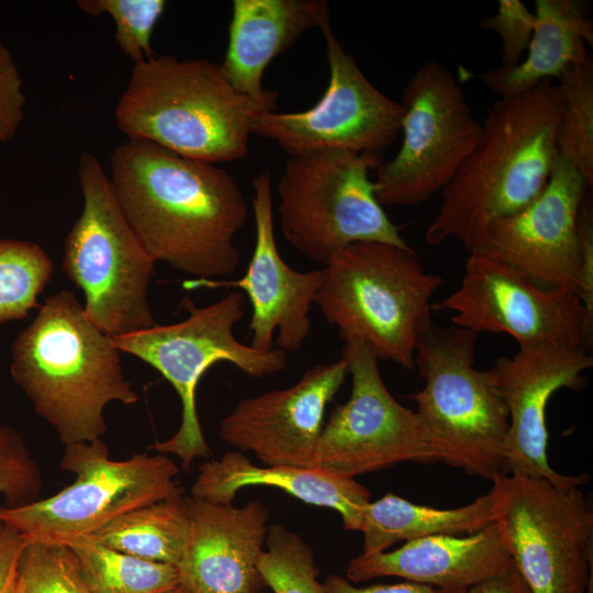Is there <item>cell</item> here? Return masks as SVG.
I'll use <instances>...</instances> for the list:
<instances>
[{"label": "cell", "instance_id": "cell-28", "mask_svg": "<svg viewBox=\"0 0 593 593\" xmlns=\"http://www.w3.org/2000/svg\"><path fill=\"white\" fill-rule=\"evenodd\" d=\"M561 112L556 134L558 154L593 186V59L569 66L557 78Z\"/></svg>", "mask_w": 593, "mask_h": 593}, {"label": "cell", "instance_id": "cell-8", "mask_svg": "<svg viewBox=\"0 0 593 593\" xmlns=\"http://www.w3.org/2000/svg\"><path fill=\"white\" fill-rule=\"evenodd\" d=\"M244 294L238 291L202 307L184 298L181 306L188 316L183 321L111 337L120 351L152 366L178 393L181 401L178 430L149 449L177 456L186 469L194 459L211 455L195 406V391L202 376L222 361L256 379L273 376L288 367L284 351L258 350L235 337L233 328L244 315Z\"/></svg>", "mask_w": 593, "mask_h": 593}, {"label": "cell", "instance_id": "cell-26", "mask_svg": "<svg viewBox=\"0 0 593 593\" xmlns=\"http://www.w3.org/2000/svg\"><path fill=\"white\" fill-rule=\"evenodd\" d=\"M187 536L184 496L179 494L134 508L87 537L133 557L178 567Z\"/></svg>", "mask_w": 593, "mask_h": 593}, {"label": "cell", "instance_id": "cell-19", "mask_svg": "<svg viewBox=\"0 0 593 593\" xmlns=\"http://www.w3.org/2000/svg\"><path fill=\"white\" fill-rule=\"evenodd\" d=\"M251 197L256 239L245 273L237 280L194 279L184 288L233 287L243 290L251 304L250 343L255 349L296 353L312 327L310 312L323 281V269L298 271L281 257L275 239L271 177L259 172Z\"/></svg>", "mask_w": 593, "mask_h": 593}, {"label": "cell", "instance_id": "cell-27", "mask_svg": "<svg viewBox=\"0 0 593 593\" xmlns=\"http://www.w3.org/2000/svg\"><path fill=\"white\" fill-rule=\"evenodd\" d=\"M89 593H170L180 585L178 567L111 549L89 537L67 545Z\"/></svg>", "mask_w": 593, "mask_h": 593}, {"label": "cell", "instance_id": "cell-16", "mask_svg": "<svg viewBox=\"0 0 593 593\" xmlns=\"http://www.w3.org/2000/svg\"><path fill=\"white\" fill-rule=\"evenodd\" d=\"M591 189L558 154L541 193L522 210L492 221L479 251L523 271L542 288H567L580 296L583 259L578 215Z\"/></svg>", "mask_w": 593, "mask_h": 593}, {"label": "cell", "instance_id": "cell-9", "mask_svg": "<svg viewBox=\"0 0 593 593\" xmlns=\"http://www.w3.org/2000/svg\"><path fill=\"white\" fill-rule=\"evenodd\" d=\"M382 161L381 156L348 150L289 156L277 186L284 239L323 265L361 242L411 248L374 197L369 171Z\"/></svg>", "mask_w": 593, "mask_h": 593}, {"label": "cell", "instance_id": "cell-11", "mask_svg": "<svg viewBox=\"0 0 593 593\" xmlns=\"http://www.w3.org/2000/svg\"><path fill=\"white\" fill-rule=\"evenodd\" d=\"M494 523L532 593H586L593 585V511L580 486L516 472L492 478Z\"/></svg>", "mask_w": 593, "mask_h": 593}, {"label": "cell", "instance_id": "cell-33", "mask_svg": "<svg viewBox=\"0 0 593 593\" xmlns=\"http://www.w3.org/2000/svg\"><path fill=\"white\" fill-rule=\"evenodd\" d=\"M42 485V473L23 437L13 427L0 424V495L5 502L3 507L14 508L35 502Z\"/></svg>", "mask_w": 593, "mask_h": 593}, {"label": "cell", "instance_id": "cell-36", "mask_svg": "<svg viewBox=\"0 0 593 593\" xmlns=\"http://www.w3.org/2000/svg\"><path fill=\"white\" fill-rule=\"evenodd\" d=\"M578 235L583 259L580 299L588 321L593 325V204L591 191L584 195L579 210Z\"/></svg>", "mask_w": 593, "mask_h": 593}, {"label": "cell", "instance_id": "cell-25", "mask_svg": "<svg viewBox=\"0 0 593 593\" xmlns=\"http://www.w3.org/2000/svg\"><path fill=\"white\" fill-rule=\"evenodd\" d=\"M493 523L490 492L454 508L418 505L390 492L366 505L359 532L363 535L362 553L370 555L384 552L400 541L474 534Z\"/></svg>", "mask_w": 593, "mask_h": 593}, {"label": "cell", "instance_id": "cell-32", "mask_svg": "<svg viewBox=\"0 0 593 593\" xmlns=\"http://www.w3.org/2000/svg\"><path fill=\"white\" fill-rule=\"evenodd\" d=\"M78 7L92 16L110 15L115 24L114 38L135 64L154 57L152 35L165 12L164 0H79Z\"/></svg>", "mask_w": 593, "mask_h": 593}, {"label": "cell", "instance_id": "cell-10", "mask_svg": "<svg viewBox=\"0 0 593 593\" xmlns=\"http://www.w3.org/2000/svg\"><path fill=\"white\" fill-rule=\"evenodd\" d=\"M64 446L60 468L76 475L71 484L24 506L0 507V522L26 540L67 546L134 508L183 493L179 469L164 454L113 460L101 439Z\"/></svg>", "mask_w": 593, "mask_h": 593}, {"label": "cell", "instance_id": "cell-37", "mask_svg": "<svg viewBox=\"0 0 593 593\" xmlns=\"http://www.w3.org/2000/svg\"><path fill=\"white\" fill-rule=\"evenodd\" d=\"M26 538L15 528L0 524V593H12L16 569Z\"/></svg>", "mask_w": 593, "mask_h": 593}, {"label": "cell", "instance_id": "cell-40", "mask_svg": "<svg viewBox=\"0 0 593 593\" xmlns=\"http://www.w3.org/2000/svg\"><path fill=\"white\" fill-rule=\"evenodd\" d=\"M170 593H193L192 591H190L188 588H186L184 585L180 584L178 585L175 590H172Z\"/></svg>", "mask_w": 593, "mask_h": 593}, {"label": "cell", "instance_id": "cell-1", "mask_svg": "<svg viewBox=\"0 0 593 593\" xmlns=\"http://www.w3.org/2000/svg\"><path fill=\"white\" fill-rule=\"evenodd\" d=\"M110 163L116 200L155 261L203 280L237 270L234 239L248 206L225 169L132 138L116 146Z\"/></svg>", "mask_w": 593, "mask_h": 593}, {"label": "cell", "instance_id": "cell-38", "mask_svg": "<svg viewBox=\"0 0 593 593\" xmlns=\"http://www.w3.org/2000/svg\"><path fill=\"white\" fill-rule=\"evenodd\" d=\"M323 584L326 593H454L411 581L356 586L347 578L337 574H329Z\"/></svg>", "mask_w": 593, "mask_h": 593}, {"label": "cell", "instance_id": "cell-21", "mask_svg": "<svg viewBox=\"0 0 593 593\" xmlns=\"http://www.w3.org/2000/svg\"><path fill=\"white\" fill-rule=\"evenodd\" d=\"M513 567L495 523L470 535H437L404 542L393 551L360 553L346 578L358 583L394 577L462 593Z\"/></svg>", "mask_w": 593, "mask_h": 593}, {"label": "cell", "instance_id": "cell-41", "mask_svg": "<svg viewBox=\"0 0 593 593\" xmlns=\"http://www.w3.org/2000/svg\"><path fill=\"white\" fill-rule=\"evenodd\" d=\"M250 593H268V592H266L265 590H260V591L250 592Z\"/></svg>", "mask_w": 593, "mask_h": 593}, {"label": "cell", "instance_id": "cell-3", "mask_svg": "<svg viewBox=\"0 0 593 593\" xmlns=\"http://www.w3.org/2000/svg\"><path fill=\"white\" fill-rule=\"evenodd\" d=\"M11 377L64 445L101 439L110 402L138 398L120 350L68 290L45 300L12 345Z\"/></svg>", "mask_w": 593, "mask_h": 593}, {"label": "cell", "instance_id": "cell-20", "mask_svg": "<svg viewBox=\"0 0 593 593\" xmlns=\"http://www.w3.org/2000/svg\"><path fill=\"white\" fill-rule=\"evenodd\" d=\"M188 536L178 570L193 593H250L264 590L257 569L269 512L260 501L243 506L184 496Z\"/></svg>", "mask_w": 593, "mask_h": 593}, {"label": "cell", "instance_id": "cell-29", "mask_svg": "<svg viewBox=\"0 0 593 593\" xmlns=\"http://www.w3.org/2000/svg\"><path fill=\"white\" fill-rule=\"evenodd\" d=\"M53 272L52 259L37 244L0 239V324L23 318L37 306Z\"/></svg>", "mask_w": 593, "mask_h": 593}, {"label": "cell", "instance_id": "cell-30", "mask_svg": "<svg viewBox=\"0 0 593 593\" xmlns=\"http://www.w3.org/2000/svg\"><path fill=\"white\" fill-rule=\"evenodd\" d=\"M257 569L272 593H326L313 550L281 524L268 527Z\"/></svg>", "mask_w": 593, "mask_h": 593}, {"label": "cell", "instance_id": "cell-13", "mask_svg": "<svg viewBox=\"0 0 593 593\" xmlns=\"http://www.w3.org/2000/svg\"><path fill=\"white\" fill-rule=\"evenodd\" d=\"M325 42L329 80L324 96L300 112L262 111L251 134L273 141L288 156L348 150L381 156L401 132L403 107L377 89L334 35L323 2L318 25Z\"/></svg>", "mask_w": 593, "mask_h": 593}, {"label": "cell", "instance_id": "cell-18", "mask_svg": "<svg viewBox=\"0 0 593 593\" xmlns=\"http://www.w3.org/2000/svg\"><path fill=\"white\" fill-rule=\"evenodd\" d=\"M347 374L343 358L312 366L288 388L239 401L221 419L219 436L266 466L317 467L325 410Z\"/></svg>", "mask_w": 593, "mask_h": 593}, {"label": "cell", "instance_id": "cell-24", "mask_svg": "<svg viewBox=\"0 0 593 593\" xmlns=\"http://www.w3.org/2000/svg\"><path fill=\"white\" fill-rule=\"evenodd\" d=\"M535 27L526 56L513 67L484 71L479 78L500 98L532 90L542 80L558 78L569 66L592 59L593 23L581 0H536Z\"/></svg>", "mask_w": 593, "mask_h": 593}, {"label": "cell", "instance_id": "cell-12", "mask_svg": "<svg viewBox=\"0 0 593 593\" xmlns=\"http://www.w3.org/2000/svg\"><path fill=\"white\" fill-rule=\"evenodd\" d=\"M402 144L377 167L380 205H414L441 192L473 150L481 133L452 72L436 60L417 68L403 88Z\"/></svg>", "mask_w": 593, "mask_h": 593}, {"label": "cell", "instance_id": "cell-6", "mask_svg": "<svg viewBox=\"0 0 593 593\" xmlns=\"http://www.w3.org/2000/svg\"><path fill=\"white\" fill-rule=\"evenodd\" d=\"M478 334L433 321L415 345L425 380L411 398L433 435L441 461L492 480L507 472L508 412L488 370L474 368Z\"/></svg>", "mask_w": 593, "mask_h": 593}, {"label": "cell", "instance_id": "cell-2", "mask_svg": "<svg viewBox=\"0 0 593 593\" xmlns=\"http://www.w3.org/2000/svg\"><path fill=\"white\" fill-rule=\"evenodd\" d=\"M560 112V91L551 79L493 103L477 145L441 191L443 201L426 230V242L438 245L451 238L469 253L479 251L492 221L535 200L558 156Z\"/></svg>", "mask_w": 593, "mask_h": 593}, {"label": "cell", "instance_id": "cell-7", "mask_svg": "<svg viewBox=\"0 0 593 593\" xmlns=\"http://www.w3.org/2000/svg\"><path fill=\"white\" fill-rule=\"evenodd\" d=\"M78 176L83 208L65 239L64 272L83 292L87 317L108 336L155 326L147 296L156 261L131 227L93 154L81 153Z\"/></svg>", "mask_w": 593, "mask_h": 593}, {"label": "cell", "instance_id": "cell-5", "mask_svg": "<svg viewBox=\"0 0 593 593\" xmlns=\"http://www.w3.org/2000/svg\"><path fill=\"white\" fill-rule=\"evenodd\" d=\"M441 277L425 271L412 248L361 242L336 251L323 268L315 304L346 342L359 339L378 360L414 367L418 336L432 322Z\"/></svg>", "mask_w": 593, "mask_h": 593}, {"label": "cell", "instance_id": "cell-4", "mask_svg": "<svg viewBox=\"0 0 593 593\" xmlns=\"http://www.w3.org/2000/svg\"><path fill=\"white\" fill-rule=\"evenodd\" d=\"M262 111L273 110L238 94L221 65L155 55L134 65L115 120L128 138L217 164L246 157L253 120Z\"/></svg>", "mask_w": 593, "mask_h": 593}, {"label": "cell", "instance_id": "cell-42", "mask_svg": "<svg viewBox=\"0 0 593 593\" xmlns=\"http://www.w3.org/2000/svg\"><path fill=\"white\" fill-rule=\"evenodd\" d=\"M12 593H18V592H16V581H15V588H14V590H13Z\"/></svg>", "mask_w": 593, "mask_h": 593}, {"label": "cell", "instance_id": "cell-22", "mask_svg": "<svg viewBox=\"0 0 593 593\" xmlns=\"http://www.w3.org/2000/svg\"><path fill=\"white\" fill-rule=\"evenodd\" d=\"M251 485L273 486L307 504L334 510L346 530L359 532L363 510L371 500L369 490L355 478L323 467H259L237 450L203 463L190 492L209 502L232 504L243 488Z\"/></svg>", "mask_w": 593, "mask_h": 593}, {"label": "cell", "instance_id": "cell-34", "mask_svg": "<svg viewBox=\"0 0 593 593\" xmlns=\"http://www.w3.org/2000/svg\"><path fill=\"white\" fill-rule=\"evenodd\" d=\"M536 16L521 0H499L494 15L483 18L479 26L497 34L502 43V65H517L526 53L535 27Z\"/></svg>", "mask_w": 593, "mask_h": 593}, {"label": "cell", "instance_id": "cell-15", "mask_svg": "<svg viewBox=\"0 0 593 593\" xmlns=\"http://www.w3.org/2000/svg\"><path fill=\"white\" fill-rule=\"evenodd\" d=\"M344 343L342 358L351 376V393L324 424L317 467L356 478L405 461H441L418 413L400 404L388 390L368 346L355 338Z\"/></svg>", "mask_w": 593, "mask_h": 593}, {"label": "cell", "instance_id": "cell-17", "mask_svg": "<svg viewBox=\"0 0 593 593\" xmlns=\"http://www.w3.org/2000/svg\"><path fill=\"white\" fill-rule=\"evenodd\" d=\"M593 366L585 349L533 346L501 356L489 369L508 412L507 472L546 479L561 488L581 486L589 475L562 474L548 461L546 410L560 389L580 391L586 385L584 371Z\"/></svg>", "mask_w": 593, "mask_h": 593}, {"label": "cell", "instance_id": "cell-31", "mask_svg": "<svg viewBox=\"0 0 593 593\" xmlns=\"http://www.w3.org/2000/svg\"><path fill=\"white\" fill-rule=\"evenodd\" d=\"M18 593H89L66 545L27 540L16 569Z\"/></svg>", "mask_w": 593, "mask_h": 593}, {"label": "cell", "instance_id": "cell-14", "mask_svg": "<svg viewBox=\"0 0 593 593\" xmlns=\"http://www.w3.org/2000/svg\"><path fill=\"white\" fill-rule=\"evenodd\" d=\"M432 311H450L455 326L505 333L518 347H593V325L577 292L547 289L485 253H470L459 288Z\"/></svg>", "mask_w": 593, "mask_h": 593}, {"label": "cell", "instance_id": "cell-39", "mask_svg": "<svg viewBox=\"0 0 593 593\" xmlns=\"http://www.w3.org/2000/svg\"><path fill=\"white\" fill-rule=\"evenodd\" d=\"M463 593H532L527 584L515 569L491 577L465 591Z\"/></svg>", "mask_w": 593, "mask_h": 593}, {"label": "cell", "instance_id": "cell-35", "mask_svg": "<svg viewBox=\"0 0 593 593\" xmlns=\"http://www.w3.org/2000/svg\"><path fill=\"white\" fill-rule=\"evenodd\" d=\"M22 79L8 48L0 42V142L12 138L24 118Z\"/></svg>", "mask_w": 593, "mask_h": 593}, {"label": "cell", "instance_id": "cell-23", "mask_svg": "<svg viewBox=\"0 0 593 593\" xmlns=\"http://www.w3.org/2000/svg\"><path fill=\"white\" fill-rule=\"evenodd\" d=\"M324 1L234 0L228 44L221 68L242 96L275 111L278 93L264 88L268 64L289 49L309 29L318 25Z\"/></svg>", "mask_w": 593, "mask_h": 593}]
</instances>
